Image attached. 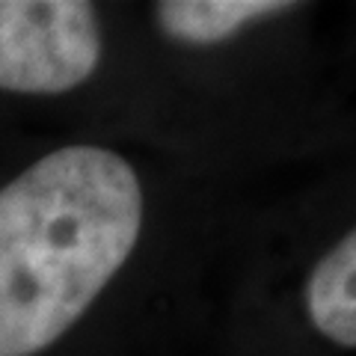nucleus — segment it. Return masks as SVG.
I'll list each match as a JSON object with an SVG mask.
<instances>
[{"mask_svg": "<svg viewBox=\"0 0 356 356\" xmlns=\"http://www.w3.org/2000/svg\"><path fill=\"white\" fill-rule=\"evenodd\" d=\"M143 187L122 154L65 146L0 191V356L60 341L131 259Z\"/></svg>", "mask_w": 356, "mask_h": 356, "instance_id": "1", "label": "nucleus"}, {"mask_svg": "<svg viewBox=\"0 0 356 356\" xmlns=\"http://www.w3.org/2000/svg\"><path fill=\"white\" fill-rule=\"evenodd\" d=\"M102 60V27L83 0H0V89L60 95Z\"/></svg>", "mask_w": 356, "mask_h": 356, "instance_id": "2", "label": "nucleus"}, {"mask_svg": "<svg viewBox=\"0 0 356 356\" xmlns=\"http://www.w3.org/2000/svg\"><path fill=\"white\" fill-rule=\"evenodd\" d=\"M306 312L321 336L356 348V229H350L306 282Z\"/></svg>", "mask_w": 356, "mask_h": 356, "instance_id": "3", "label": "nucleus"}, {"mask_svg": "<svg viewBox=\"0 0 356 356\" xmlns=\"http://www.w3.org/2000/svg\"><path fill=\"white\" fill-rule=\"evenodd\" d=\"M297 3L280 0H163L154 6L158 24L170 39L184 44H217L255 21L285 15Z\"/></svg>", "mask_w": 356, "mask_h": 356, "instance_id": "4", "label": "nucleus"}]
</instances>
